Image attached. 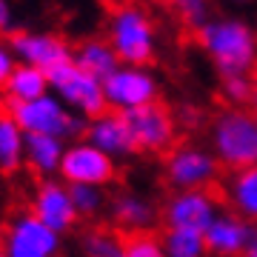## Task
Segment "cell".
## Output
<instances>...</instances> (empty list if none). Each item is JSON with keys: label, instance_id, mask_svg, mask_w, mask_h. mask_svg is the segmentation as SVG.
I'll list each match as a JSON object with an SVG mask.
<instances>
[{"label": "cell", "instance_id": "cell-10", "mask_svg": "<svg viewBox=\"0 0 257 257\" xmlns=\"http://www.w3.org/2000/svg\"><path fill=\"white\" fill-rule=\"evenodd\" d=\"M103 92L109 109L132 111L157 100V80L140 66H120L111 77L103 80Z\"/></svg>", "mask_w": 257, "mask_h": 257}, {"label": "cell", "instance_id": "cell-14", "mask_svg": "<svg viewBox=\"0 0 257 257\" xmlns=\"http://www.w3.org/2000/svg\"><path fill=\"white\" fill-rule=\"evenodd\" d=\"M111 223L117 226L123 234H138V231H155V223L160 217V211L146 194L123 189L111 197L109 203Z\"/></svg>", "mask_w": 257, "mask_h": 257}, {"label": "cell", "instance_id": "cell-9", "mask_svg": "<svg viewBox=\"0 0 257 257\" xmlns=\"http://www.w3.org/2000/svg\"><path fill=\"white\" fill-rule=\"evenodd\" d=\"M220 197L211 189H192V192H172L163 203L166 229H197L206 231L220 214Z\"/></svg>", "mask_w": 257, "mask_h": 257}, {"label": "cell", "instance_id": "cell-28", "mask_svg": "<svg viewBox=\"0 0 257 257\" xmlns=\"http://www.w3.org/2000/svg\"><path fill=\"white\" fill-rule=\"evenodd\" d=\"M6 257H49V254H43V251L26 246L23 240L9 237V234H6Z\"/></svg>", "mask_w": 257, "mask_h": 257}, {"label": "cell", "instance_id": "cell-20", "mask_svg": "<svg viewBox=\"0 0 257 257\" xmlns=\"http://www.w3.org/2000/svg\"><path fill=\"white\" fill-rule=\"evenodd\" d=\"M23 152H26V138L23 128L15 123L9 111L0 106V172L3 175H15L23 163Z\"/></svg>", "mask_w": 257, "mask_h": 257}, {"label": "cell", "instance_id": "cell-18", "mask_svg": "<svg viewBox=\"0 0 257 257\" xmlns=\"http://www.w3.org/2000/svg\"><path fill=\"white\" fill-rule=\"evenodd\" d=\"M74 63L97 80H106L120 69V57L114 55L109 40H83L74 52Z\"/></svg>", "mask_w": 257, "mask_h": 257}, {"label": "cell", "instance_id": "cell-21", "mask_svg": "<svg viewBox=\"0 0 257 257\" xmlns=\"http://www.w3.org/2000/svg\"><path fill=\"white\" fill-rule=\"evenodd\" d=\"M66 149L60 138H49V135H26V160L37 175H52L60 172V160H63Z\"/></svg>", "mask_w": 257, "mask_h": 257}, {"label": "cell", "instance_id": "cell-11", "mask_svg": "<svg viewBox=\"0 0 257 257\" xmlns=\"http://www.w3.org/2000/svg\"><path fill=\"white\" fill-rule=\"evenodd\" d=\"M203 234L211 257H243V251L257 240V223L243 220L234 211H220Z\"/></svg>", "mask_w": 257, "mask_h": 257}, {"label": "cell", "instance_id": "cell-1", "mask_svg": "<svg viewBox=\"0 0 257 257\" xmlns=\"http://www.w3.org/2000/svg\"><path fill=\"white\" fill-rule=\"evenodd\" d=\"M197 43L220 77L248 74L257 69V35L243 20H209L197 29Z\"/></svg>", "mask_w": 257, "mask_h": 257}, {"label": "cell", "instance_id": "cell-15", "mask_svg": "<svg viewBox=\"0 0 257 257\" xmlns=\"http://www.w3.org/2000/svg\"><path fill=\"white\" fill-rule=\"evenodd\" d=\"M12 49L18 52L29 66H37L43 72H52L55 66L74 60L72 49L63 37L57 35H29V32H15L12 35Z\"/></svg>", "mask_w": 257, "mask_h": 257}, {"label": "cell", "instance_id": "cell-7", "mask_svg": "<svg viewBox=\"0 0 257 257\" xmlns=\"http://www.w3.org/2000/svg\"><path fill=\"white\" fill-rule=\"evenodd\" d=\"M132 138L138 143V152H149V155H169L177 146V120L169 111V106H163L160 100L140 106V109L123 111Z\"/></svg>", "mask_w": 257, "mask_h": 257}, {"label": "cell", "instance_id": "cell-5", "mask_svg": "<svg viewBox=\"0 0 257 257\" xmlns=\"http://www.w3.org/2000/svg\"><path fill=\"white\" fill-rule=\"evenodd\" d=\"M3 109L9 111L15 123H18L26 135H49V138H72L86 132V123L80 117H74L72 111H66L60 106V100L55 97H40V100H29V103H18V100H3Z\"/></svg>", "mask_w": 257, "mask_h": 257}, {"label": "cell", "instance_id": "cell-32", "mask_svg": "<svg viewBox=\"0 0 257 257\" xmlns=\"http://www.w3.org/2000/svg\"><path fill=\"white\" fill-rule=\"evenodd\" d=\"M251 80H254V97H251V106H254V111H257V69H254V74H251Z\"/></svg>", "mask_w": 257, "mask_h": 257}, {"label": "cell", "instance_id": "cell-6", "mask_svg": "<svg viewBox=\"0 0 257 257\" xmlns=\"http://www.w3.org/2000/svg\"><path fill=\"white\" fill-rule=\"evenodd\" d=\"M46 74H49V86L57 89V94L69 106H74L83 117L94 120V117H100V114L109 111V100H106V92H103V80L92 77L89 72H83L74 60L55 66Z\"/></svg>", "mask_w": 257, "mask_h": 257}, {"label": "cell", "instance_id": "cell-13", "mask_svg": "<svg viewBox=\"0 0 257 257\" xmlns=\"http://www.w3.org/2000/svg\"><path fill=\"white\" fill-rule=\"evenodd\" d=\"M86 140L97 146L100 152H106L109 157H132L138 155V143L132 138V128H128L126 117H123V111H114L109 109L106 114L100 117L89 120V126H86Z\"/></svg>", "mask_w": 257, "mask_h": 257}, {"label": "cell", "instance_id": "cell-30", "mask_svg": "<svg viewBox=\"0 0 257 257\" xmlns=\"http://www.w3.org/2000/svg\"><path fill=\"white\" fill-rule=\"evenodd\" d=\"M9 26V3L6 0H0V32Z\"/></svg>", "mask_w": 257, "mask_h": 257}, {"label": "cell", "instance_id": "cell-12", "mask_svg": "<svg viewBox=\"0 0 257 257\" xmlns=\"http://www.w3.org/2000/svg\"><path fill=\"white\" fill-rule=\"evenodd\" d=\"M32 211L57 234L74 229V223L80 220V214L72 203V194H69V186L57 183V180H40L37 183Z\"/></svg>", "mask_w": 257, "mask_h": 257}, {"label": "cell", "instance_id": "cell-24", "mask_svg": "<svg viewBox=\"0 0 257 257\" xmlns=\"http://www.w3.org/2000/svg\"><path fill=\"white\" fill-rule=\"evenodd\" d=\"M220 94L229 103V109H246L254 97V80L251 74H229L220 80Z\"/></svg>", "mask_w": 257, "mask_h": 257}, {"label": "cell", "instance_id": "cell-27", "mask_svg": "<svg viewBox=\"0 0 257 257\" xmlns=\"http://www.w3.org/2000/svg\"><path fill=\"white\" fill-rule=\"evenodd\" d=\"M177 12H180V18H183L186 26L194 29V32L209 23V0H183L177 6Z\"/></svg>", "mask_w": 257, "mask_h": 257}, {"label": "cell", "instance_id": "cell-2", "mask_svg": "<svg viewBox=\"0 0 257 257\" xmlns=\"http://www.w3.org/2000/svg\"><path fill=\"white\" fill-rule=\"evenodd\" d=\"M211 152L229 172L257 166V114L246 109H223L209 128Z\"/></svg>", "mask_w": 257, "mask_h": 257}, {"label": "cell", "instance_id": "cell-31", "mask_svg": "<svg viewBox=\"0 0 257 257\" xmlns=\"http://www.w3.org/2000/svg\"><path fill=\"white\" fill-rule=\"evenodd\" d=\"M243 257H257V240H254V243H251V246L246 248V251H243Z\"/></svg>", "mask_w": 257, "mask_h": 257}, {"label": "cell", "instance_id": "cell-35", "mask_svg": "<svg viewBox=\"0 0 257 257\" xmlns=\"http://www.w3.org/2000/svg\"><path fill=\"white\" fill-rule=\"evenodd\" d=\"M254 114H257V111H254Z\"/></svg>", "mask_w": 257, "mask_h": 257}, {"label": "cell", "instance_id": "cell-29", "mask_svg": "<svg viewBox=\"0 0 257 257\" xmlns=\"http://www.w3.org/2000/svg\"><path fill=\"white\" fill-rule=\"evenodd\" d=\"M12 72H15V66H12V57L9 52L0 46V86H6V80L12 77Z\"/></svg>", "mask_w": 257, "mask_h": 257}, {"label": "cell", "instance_id": "cell-3", "mask_svg": "<svg viewBox=\"0 0 257 257\" xmlns=\"http://www.w3.org/2000/svg\"><path fill=\"white\" fill-rule=\"evenodd\" d=\"M109 43L120 63L126 66H149L155 60V23L146 12L135 3H120L111 9L109 18Z\"/></svg>", "mask_w": 257, "mask_h": 257}, {"label": "cell", "instance_id": "cell-33", "mask_svg": "<svg viewBox=\"0 0 257 257\" xmlns=\"http://www.w3.org/2000/svg\"><path fill=\"white\" fill-rule=\"evenodd\" d=\"M160 3H166V6H180L183 0H160Z\"/></svg>", "mask_w": 257, "mask_h": 257}, {"label": "cell", "instance_id": "cell-4", "mask_svg": "<svg viewBox=\"0 0 257 257\" xmlns=\"http://www.w3.org/2000/svg\"><path fill=\"white\" fill-rule=\"evenodd\" d=\"M220 177V160L200 143H180L163 160V180L172 192L211 189Z\"/></svg>", "mask_w": 257, "mask_h": 257}, {"label": "cell", "instance_id": "cell-26", "mask_svg": "<svg viewBox=\"0 0 257 257\" xmlns=\"http://www.w3.org/2000/svg\"><path fill=\"white\" fill-rule=\"evenodd\" d=\"M69 194H72V203L80 217H94L106 206V194L97 186H69Z\"/></svg>", "mask_w": 257, "mask_h": 257}, {"label": "cell", "instance_id": "cell-23", "mask_svg": "<svg viewBox=\"0 0 257 257\" xmlns=\"http://www.w3.org/2000/svg\"><path fill=\"white\" fill-rule=\"evenodd\" d=\"M80 248L86 257H126L123 237L109 229H89L80 237Z\"/></svg>", "mask_w": 257, "mask_h": 257}, {"label": "cell", "instance_id": "cell-8", "mask_svg": "<svg viewBox=\"0 0 257 257\" xmlns=\"http://www.w3.org/2000/svg\"><path fill=\"white\" fill-rule=\"evenodd\" d=\"M60 177L66 180V186H97V189H103V186L114 183L117 163H114V157L92 146L89 140H83V143H74V146L66 149L63 160H60Z\"/></svg>", "mask_w": 257, "mask_h": 257}, {"label": "cell", "instance_id": "cell-19", "mask_svg": "<svg viewBox=\"0 0 257 257\" xmlns=\"http://www.w3.org/2000/svg\"><path fill=\"white\" fill-rule=\"evenodd\" d=\"M46 89H49V74L29 63L15 66L12 77L6 80V97L18 103L40 100V97H46Z\"/></svg>", "mask_w": 257, "mask_h": 257}, {"label": "cell", "instance_id": "cell-17", "mask_svg": "<svg viewBox=\"0 0 257 257\" xmlns=\"http://www.w3.org/2000/svg\"><path fill=\"white\" fill-rule=\"evenodd\" d=\"M6 234L23 240L26 246L37 248V251H43V254H49V257H55L57 251H60V234H57L55 229H49L35 211L18 214V217L12 220V226L6 229Z\"/></svg>", "mask_w": 257, "mask_h": 257}, {"label": "cell", "instance_id": "cell-25", "mask_svg": "<svg viewBox=\"0 0 257 257\" xmlns=\"http://www.w3.org/2000/svg\"><path fill=\"white\" fill-rule=\"evenodd\" d=\"M126 257H169L163 248V237L155 231H138V234H123Z\"/></svg>", "mask_w": 257, "mask_h": 257}, {"label": "cell", "instance_id": "cell-16", "mask_svg": "<svg viewBox=\"0 0 257 257\" xmlns=\"http://www.w3.org/2000/svg\"><path fill=\"white\" fill-rule=\"evenodd\" d=\"M223 197L229 203V211L248 223H257V166L231 172L223 186Z\"/></svg>", "mask_w": 257, "mask_h": 257}, {"label": "cell", "instance_id": "cell-34", "mask_svg": "<svg viewBox=\"0 0 257 257\" xmlns=\"http://www.w3.org/2000/svg\"><path fill=\"white\" fill-rule=\"evenodd\" d=\"M0 257H6V251H0Z\"/></svg>", "mask_w": 257, "mask_h": 257}, {"label": "cell", "instance_id": "cell-22", "mask_svg": "<svg viewBox=\"0 0 257 257\" xmlns=\"http://www.w3.org/2000/svg\"><path fill=\"white\" fill-rule=\"evenodd\" d=\"M160 237L169 257H211L206 234L197 229H166Z\"/></svg>", "mask_w": 257, "mask_h": 257}]
</instances>
